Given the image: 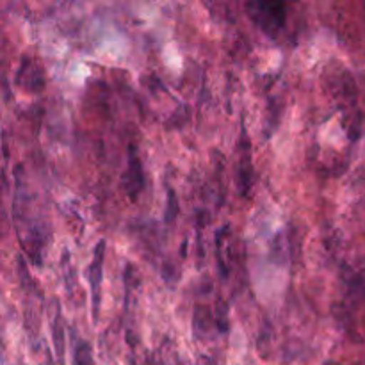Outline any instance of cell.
Instances as JSON below:
<instances>
[{
    "label": "cell",
    "mask_w": 365,
    "mask_h": 365,
    "mask_svg": "<svg viewBox=\"0 0 365 365\" xmlns=\"http://www.w3.org/2000/svg\"><path fill=\"white\" fill-rule=\"evenodd\" d=\"M250 18L266 32L277 36L285 25V4L282 2H252L246 4Z\"/></svg>",
    "instance_id": "cell-1"
},
{
    "label": "cell",
    "mask_w": 365,
    "mask_h": 365,
    "mask_svg": "<svg viewBox=\"0 0 365 365\" xmlns=\"http://www.w3.org/2000/svg\"><path fill=\"white\" fill-rule=\"evenodd\" d=\"M103 252H106V241H100L95 250V259L88 267V278L91 284L93 291V305H95V317H96V305H98V285L102 284V264H103Z\"/></svg>",
    "instance_id": "cell-2"
},
{
    "label": "cell",
    "mask_w": 365,
    "mask_h": 365,
    "mask_svg": "<svg viewBox=\"0 0 365 365\" xmlns=\"http://www.w3.org/2000/svg\"><path fill=\"white\" fill-rule=\"evenodd\" d=\"M121 182H123V189L125 192L130 196V200L138 198L139 191H141L143 187V173H141V164H139L138 157L135 155H132L127 171H125L123 175V180Z\"/></svg>",
    "instance_id": "cell-3"
},
{
    "label": "cell",
    "mask_w": 365,
    "mask_h": 365,
    "mask_svg": "<svg viewBox=\"0 0 365 365\" xmlns=\"http://www.w3.org/2000/svg\"><path fill=\"white\" fill-rule=\"evenodd\" d=\"M73 365H93V353L91 346L88 342H78L75 348Z\"/></svg>",
    "instance_id": "cell-4"
},
{
    "label": "cell",
    "mask_w": 365,
    "mask_h": 365,
    "mask_svg": "<svg viewBox=\"0 0 365 365\" xmlns=\"http://www.w3.org/2000/svg\"><path fill=\"white\" fill-rule=\"evenodd\" d=\"M53 341H56V349H57V355H59V359H63V353H64V348H63V335H61V327L57 323H53Z\"/></svg>",
    "instance_id": "cell-5"
}]
</instances>
